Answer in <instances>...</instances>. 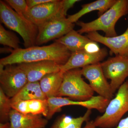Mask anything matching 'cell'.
Wrapping results in <instances>:
<instances>
[{"label": "cell", "mask_w": 128, "mask_h": 128, "mask_svg": "<svg viewBox=\"0 0 128 128\" xmlns=\"http://www.w3.org/2000/svg\"><path fill=\"white\" fill-rule=\"evenodd\" d=\"M72 53L62 44L55 41L48 46H35L14 50L10 55L0 60L4 66L22 63L50 60L60 66L64 64Z\"/></svg>", "instance_id": "obj_1"}, {"label": "cell", "mask_w": 128, "mask_h": 128, "mask_svg": "<svg viewBox=\"0 0 128 128\" xmlns=\"http://www.w3.org/2000/svg\"><path fill=\"white\" fill-rule=\"evenodd\" d=\"M127 0H117L110 9L99 16L98 18L88 22L80 21L76 22L80 28L77 32L82 34L84 33L102 31L105 36L113 37L118 36L115 25L123 16L127 14Z\"/></svg>", "instance_id": "obj_2"}, {"label": "cell", "mask_w": 128, "mask_h": 128, "mask_svg": "<svg viewBox=\"0 0 128 128\" xmlns=\"http://www.w3.org/2000/svg\"><path fill=\"white\" fill-rule=\"evenodd\" d=\"M0 19L6 26L22 37L25 48L36 46L38 27L18 14L4 1H0Z\"/></svg>", "instance_id": "obj_3"}, {"label": "cell", "mask_w": 128, "mask_h": 128, "mask_svg": "<svg viewBox=\"0 0 128 128\" xmlns=\"http://www.w3.org/2000/svg\"><path fill=\"white\" fill-rule=\"evenodd\" d=\"M128 112V80L119 89L115 97L110 100L103 114L94 120L96 127L112 128L118 125L122 117Z\"/></svg>", "instance_id": "obj_4"}, {"label": "cell", "mask_w": 128, "mask_h": 128, "mask_svg": "<svg viewBox=\"0 0 128 128\" xmlns=\"http://www.w3.org/2000/svg\"><path fill=\"white\" fill-rule=\"evenodd\" d=\"M80 68L64 72L61 87L57 96H67L73 100L85 101L94 96V92L82 77Z\"/></svg>", "instance_id": "obj_5"}, {"label": "cell", "mask_w": 128, "mask_h": 128, "mask_svg": "<svg viewBox=\"0 0 128 128\" xmlns=\"http://www.w3.org/2000/svg\"><path fill=\"white\" fill-rule=\"evenodd\" d=\"M28 82L25 72L18 65L0 64V88L9 98L16 95Z\"/></svg>", "instance_id": "obj_6"}, {"label": "cell", "mask_w": 128, "mask_h": 128, "mask_svg": "<svg viewBox=\"0 0 128 128\" xmlns=\"http://www.w3.org/2000/svg\"><path fill=\"white\" fill-rule=\"evenodd\" d=\"M48 105L46 119L50 120L54 114L61 110V108L68 105H76L86 108L87 109H96L101 113H104L110 100L100 96H93L85 101L73 100L70 98L62 97H54L47 99Z\"/></svg>", "instance_id": "obj_7"}, {"label": "cell", "mask_w": 128, "mask_h": 128, "mask_svg": "<svg viewBox=\"0 0 128 128\" xmlns=\"http://www.w3.org/2000/svg\"><path fill=\"white\" fill-rule=\"evenodd\" d=\"M101 65L105 77L111 80L114 94L128 77V57L115 56L101 63Z\"/></svg>", "instance_id": "obj_8"}, {"label": "cell", "mask_w": 128, "mask_h": 128, "mask_svg": "<svg viewBox=\"0 0 128 128\" xmlns=\"http://www.w3.org/2000/svg\"><path fill=\"white\" fill-rule=\"evenodd\" d=\"M63 0H52L28 9L24 17L38 27L58 18L65 17L62 10Z\"/></svg>", "instance_id": "obj_9"}, {"label": "cell", "mask_w": 128, "mask_h": 128, "mask_svg": "<svg viewBox=\"0 0 128 128\" xmlns=\"http://www.w3.org/2000/svg\"><path fill=\"white\" fill-rule=\"evenodd\" d=\"M74 24L65 17L58 18L38 27V33L36 46L46 44L54 39H58L73 30Z\"/></svg>", "instance_id": "obj_10"}, {"label": "cell", "mask_w": 128, "mask_h": 128, "mask_svg": "<svg viewBox=\"0 0 128 128\" xmlns=\"http://www.w3.org/2000/svg\"><path fill=\"white\" fill-rule=\"evenodd\" d=\"M81 70L82 76L89 81L92 89L98 96L109 100L113 98L114 93L104 76L100 63L84 66Z\"/></svg>", "instance_id": "obj_11"}, {"label": "cell", "mask_w": 128, "mask_h": 128, "mask_svg": "<svg viewBox=\"0 0 128 128\" xmlns=\"http://www.w3.org/2000/svg\"><path fill=\"white\" fill-rule=\"evenodd\" d=\"M108 50L105 48L101 49L99 52L90 53L83 50L72 53L71 55L64 64L60 66L62 72L72 69L82 68L87 66L100 63L108 55Z\"/></svg>", "instance_id": "obj_12"}, {"label": "cell", "mask_w": 128, "mask_h": 128, "mask_svg": "<svg viewBox=\"0 0 128 128\" xmlns=\"http://www.w3.org/2000/svg\"><path fill=\"white\" fill-rule=\"evenodd\" d=\"M86 36L92 41L100 43L107 47L112 54L128 57V26L122 34L116 36L106 37L97 32H90Z\"/></svg>", "instance_id": "obj_13"}, {"label": "cell", "mask_w": 128, "mask_h": 128, "mask_svg": "<svg viewBox=\"0 0 128 128\" xmlns=\"http://www.w3.org/2000/svg\"><path fill=\"white\" fill-rule=\"evenodd\" d=\"M18 66L25 72L28 82H39L48 74L60 71V66L50 60L22 63Z\"/></svg>", "instance_id": "obj_14"}, {"label": "cell", "mask_w": 128, "mask_h": 128, "mask_svg": "<svg viewBox=\"0 0 128 128\" xmlns=\"http://www.w3.org/2000/svg\"><path fill=\"white\" fill-rule=\"evenodd\" d=\"M10 128H44L48 120L41 115L25 114L12 109L9 115Z\"/></svg>", "instance_id": "obj_15"}, {"label": "cell", "mask_w": 128, "mask_h": 128, "mask_svg": "<svg viewBox=\"0 0 128 128\" xmlns=\"http://www.w3.org/2000/svg\"><path fill=\"white\" fill-rule=\"evenodd\" d=\"M12 109L24 114L43 115L45 118L48 115L47 100L33 99L18 101L12 103Z\"/></svg>", "instance_id": "obj_16"}, {"label": "cell", "mask_w": 128, "mask_h": 128, "mask_svg": "<svg viewBox=\"0 0 128 128\" xmlns=\"http://www.w3.org/2000/svg\"><path fill=\"white\" fill-rule=\"evenodd\" d=\"M117 0H97L82 6V8L78 12L68 16L67 19L72 23L76 22L85 14L94 11H98V16H101L110 9Z\"/></svg>", "instance_id": "obj_17"}, {"label": "cell", "mask_w": 128, "mask_h": 128, "mask_svg": "<svg viewBox=\"0 0 128 128\" xmlns=\"http://www.w3.org/2000/svg\"><path fill=\"white\" fill-rule=\"evenodd\" d=\"M64 74L60 70L50 73L40 81L41 90L47 98L57 96L63 82Z\"/></svg>", "instance_id": "obj_18"}, {"label": "cell", "mask_w": 128, "mask_h": 128, "mask_svg": "<svg viewBox=\"0 0 128 128\" xmlns=\"http://www.w3.org/2000/svg\"><path fill=\"white\" fill-rule=\"evenodd\" d=\"M91 41L86 36L82 35L73 29L55 41L62 44L73 53L83 50L85 45Z\"/></svg>", "instance_id": "obj_19"}, {"label": "cell", "mask_w": 128, "mask_h": 128, "mask_svg": "<svg viewBox=\"0 0 128 128\" xmlns=\"http://www.w3.org/2000/svg\"><path fill=\"white\" fill-rule=\"evenodd\" d=\"M33 99H48L41 90L39 82H28L16 95L10 98L12 103L18 101Z\"/></svg>", "instance_id": "obj_20"}, {"label": "cell", "mask_w": 128, "mask_h": 128, "mask_svg": "<svg viewBox=\"0 0 128 128\" xmlns=\"http://www.w3.org/2000/svg\"><path fill=\"white\" fill-rule=\"evenodd\" d=\"M92 112V110L87 109L83 116L76 118L62 114L56 119L50 128H82L83 123L89 120Z\"/></svg>", "instance_id": "obj_21"}, {"label": "cell", "mask_w": 128, "mask_h": 128, "mask_svg": "<svg viewBox=\"0 0 128 128\" xmlns=\"http://www.w3.org/2000/svg\"><path fill=\"white\" fill-rule=\"evenodd\" d=\"M20 40L15 34L6 30L1 24L0 25V44L4 46L12 48L14 50L20 48Z\"/></svg>", "instance_id": "obj_22"}, {"label": "cell", "mask_w": 128, "mask_h": 128, "mask_svg": "<svg viewBox=\"0 0 128 128\" xmlns=\"http://www.w3.org/2000/svg\"><path fill=\"white\" fill-rule=\"evenodd\" d=\"M12 108L10 98L6 95L0 88V123H5L9 120V115Z\"/></svg>", "instance_id": "obj_23"}, {"label": "cell", "mask_w": 128, "mask_h": 128, "mask_svg": "<svg viewBox=\"0 0 128 128\" xmlns=\"http://www.w3.org/2000/svg\"><path fill=\"white\" fill-rule=\"evenodd\" d=\"M4 1L18 14L23 16L29 9L25 0H6Z\"/></svg>", "instance_id": "obj_24"}, {"label": "cell", "mask_w": 128, "mask_h": 128, "mask_svg": "<svg viewBox=\"0 0 128 128\" xmlns=\"http://www.w3.org/2000/svg\"><path fill=\"white\" fill-rule=\"evenodd\" d=\"M101 49L97 42L91 41L85 45L84 50L90 53H96L99 52Z\"/></svg>", "instance_id": "obj_25"}, {"label": "cell", "mask_w": 128, "mask_h": 128, "mask_svg": "<svg viewBox=\"0 0 128 128\" xmlns=\"http://www.w3.org/2000/svg\"><path fill=\"white\" fill-rule=\"evenodd\" d=\"M80 1L79 0H63L62 10L64 16H66L68 10L73 7L76 2Z\"/></svg>", "instance_id": "obj_26"}, {"label": "cell", "mask_w": 128, "mask_h": 128, "mask_svg": "<svg viewBox=\"0 0 128 128\" xmlns=\"http://www.w3.org/2000/svg\"><path fill=\"white\" fill-rule=\"evenodd\" d=\"M52 0H26V2L28 9H30L38 5L50 2Z\"/></svg>", "instance_id": "obj_27"}, {"label": "cell", "mask_w": 128, "mask_h": 128, "mask_svg": "<svg viewBox=\"0 0 128 128\" xmlns=\"http://www.w3.org/2000/svg\"><path fill=\"white\" fill-rule=\"evenodd\" d=\"M116 128H128V116L121 119Z\"/></svg>", "instance_id": "obj_28"}, {"label": "cell", "mask_w": 128, "mask_h": 128, "mask_svg": "<svg viewBox=\"0 0 128 128\" xmlns=\"http://www.w3.org/2000/svg\"><path fill=\"white\" fill-rule=\"evenodd\" d=\"M14 50L12 48L9 47H4L1 48H0V52L1 54H7L10 53L11 54L13 52Z\"/></svg>", "instance_id": "obj_29"}, {"label": "cell", "mask_w": 128, "mask_h": 128, "mask_svg": "<svg viewBox=\"0 0 128 128\" xmlns=\"http://www.w3.org/2000/svg\"><path fill=\"white\" fill-rule=\"evenodd\" d=\"M96 127L94 124V121H89L86 122L84 127L82 128H96Z\"/></svg>", "instance_id": "obj_30"}, {"label": "cell", "mask_w": 128, "mask_h": 128, "mask_svg": "<svg viewBox=\"0 0 128 128\" xmlns=\"http://www.w3.org/2000/svg\"><path fill=\"white\" fill-rule=\"evenodd\" d=\"M0 128H10V123L9 122L0 123Z\"/></svg>", "instance_id": "obj_31"}, {"label": "cell", "mask_w": 128, "mask_h": 128, "mask_svg": "<svg viewBox=\"0 0 128 128\" xmlns=\"http://www.w3.org/2000/svg\"><path fill=\"white\" fill-rule=\"evenodd\" d=\"M127 14H128V3H127Z\"/></svg>", "instance_id": "obj_32"}]
</instances>
